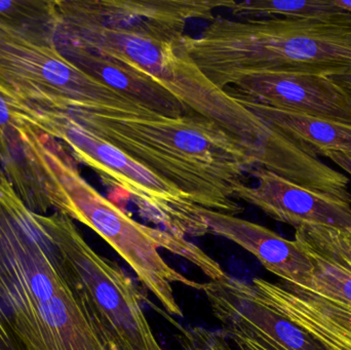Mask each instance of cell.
Here are the masks:
<instances>
[{
	"label": "cell",
	"mask_w": 351,
	"mask_h": 350,
	"mask_svg": "<svg viewBox=\"0 0 351 350\" xmlns=\"http://www.w3.org/2000/svg\"><path fill=\"white\" fill-rule=\"evenodd\" d=\"M45 226L64 275L107 350H164L133 279L96 252L73 220L45 214Z\"/></svg>",
	"instance_id": "obj_7"
},
{
	"label": "cell",
	"mask_w": 351,
	"mask_h": 350,
	"mask_svg": "<svg viewBox=\"0 0 351 350\" xmlns=\"http://www.w3.org/2000/svg\"><path fill=\"white\" fill-rule=\"evenodd\" d=\"M177 339L183 350H235L220 330L202 327L180 329Z\"/></svg>",
	"instance_id": "obj_20"
},
{
	"label": "cell",
	"mask_w": 351,
	"mask_h": 350,
	"mask_svg": "<svg viewBox=\"0 0 351 350\" xmlns=\"http://www.w3.org/2000/svg\"><path fill=\"white\" fill-rule=\"evenodd\" d=\"M63 113L162 177L198 207L231 216L243 212L237 192L257 164L214 121L194 113L166 116L147 107Z\"/></svg>",
	"instance_id": "obj_1"
},
{
	"label": "cell",
	"mask_w": 351,
	"mask_h": 350,
	"mask_svg": "<svg viewBox=\"0 0 351 350\" xmlns=\"http://www.w3.org/2000/svg\"><path fill=\"white\" fill-rule=\"evenodd\" d=\"M330 79L339 86L351 105V75L329 76Z\"/></svg>",
	"instance_id": "obj_23"
},
{
	"label": "cell",
	"mask_w": 351,
	"mask_h": 350,
	"mask_svg": "<svg viewBox=\"0 0 351 350\" xmlns=\"http://www.w3.org/2000/svg\"><path fill=\"white\" fill-rule=\"evenodd\" d=\"M53 40L76 45L121 62L162 84L190 113L220 125L245 148L257 166L278 170L292 152V142L227 90L215 86L182 45L183 36L158 31L119 30L58 16L49 6Z\"/></svg>",
	"instance_id": "obj_3"
},
{
	"label": "cell",
	"mask_w": 351,
	"mask_h": 350,
	"mask_svg": "<svg viewBox=\"0 0 351 350\" xmlns=\"http://www.w3.org/2000/svg\"><path fill=\"white\" fill-rule=\"evenodd\" d=\"M0 303L20 350H107L56 256L45 214L0 174Z\"/></svg>",
	"instance_id": "obj_2"
},
{
	"label": "cell",
	"mask_w": 351,
	"mask_h": 350,
	"mask_svg": "<svg viewBox=\"0 0 351 350\" xmlns=\"http://www.w3.org/2000/svg\"><path fill=\"white\" fill-rule=\"evenodd\" d=\"M307 254L315 265L307 285L296 287L260 277L252 279V285L270 308L328 349L351 350V275Z\"/></svg>",
	"instance_id": "obj_9"
},
{
	"label": "cell",
	"mask_w": 351,
	"mask_h": 350,
	"mask_svg": "<svg viewBox=\"0 0 351 350\" xmlns=\"http://www.w3.org/2000/svg\"><path fill=\"white\" fill-rule=\"evenodd\" d=\"M334 2H335L336 5L339 6V8H343V10L351 12V1H346V0H334Z\"/></svg>",
	"instance_id": "obj_24"
},
{
	"label": "cell",
	"mask_w": 351,
	"mask_h": 350,
	"mask_svg": "<svg viewBox=\"0 0 351 350\" xmlns=\"http://www.w3.org/2000/svg\"><path fill=\"white\" fill-rule=\"evenodd\" d=\"M12 121L63 142L73 158L132 197L142 217L175 236L210 234L200 209L185 193L123 150L78 125L65 113L14 115Z\"/></svg>",
	"instance_id": "obj_8"
},
{
	"label": "cell",
	"mask_w": 351,
	"mask_h": 350,
	"mask_svg": "<svg viewBox=\"0 0 351 350\" xmlns=\"http://www.w3.org/2000/svg\"><path fill=\"white\" fill-rule=\"evenodd\" d=\"M233 98L313 158H319L327 151L351 153V123L280 110L245 99Z\"/></svg>",
	"instance_id": "obj_16"
},
{
	"label": "cell",
	"mask_w": 351,
	"mask_h": 350,
	"mask_svg": "<svg viewBox=\"0 0 351 350\" xmlns=\"http://www.w3.org/2000/svg\"><path fill=\"white\" fill-rule=\"evenodd\" d=\"M55 43L59 51L80 69L125 96L143 103L152 110L173 117L190 113L185 105L162 84L133 67L76 45L57 41Z\"/></svg>",
	"instance_id": "obj_15"
},
{
	"label": "cell",
	"mask_w": 351,
	"mask_h": 350,
	"mask_svg": "<svg viewBox=\"0 0 351 350\" xmlns=\"http://www.w3.org/2000/svg\"><path fill=\"white\" fill-rule=\"evenodd\" d=\"M295 240L307 253L351 275V229L304 226L296 229Z\"/></svg>",
	"instance_id": "obj_19"
},
{
	"label": "cell",
	"mask_w": 351,
	"mask_h": 350,
	"mask_svg": "<svg viewBox=\"0 0 351 350\" xmlns=\"http://www.w3.org/2000/svg\"><path fill=\"white\" fill-rule=\"evenodd\" d=\"M233 0H55L51 8L58 16L84 24L119 30L158 31L185 35L194 18L214 20L216 8Z\"/></svg>",
	"instance_id": "obj_11"
},
{
	"label": "cell",
	"mask_w": 351,
	"mask_h": 350,
	"mask_svg": "<svg viewBox=\"0 0 351 350\" xmlns=\"http://www.w3.org/2000/svg\"><path fill=\"white\" fill-rule=\"evenodd\" d=\"M182 45L221 90L265 71L351 75V16L337 21L214 18L199 37L184 35Z\"/></svg>",
	"instance_id": "obj_4"
},
{
	"label": "cell",
	"mask_w": 351,
	"mask_h": 350,
	"mask_svg": "<svg viewBox=\"0 0 351 350\" xmlns=\"http://www.w3.org/2000/svg\"><path fill=\"white\" fill-rule=\"evenodd\" d=\"M38 136L39 151L56 184L53 210L88 226L110 245L169 314L183 316L173 284H181L198 291L202 284L172 268L160 255V249L193 263L210 281L226 277L227 273L217 261L185 238L134 220L80 176L73 158L61 143L39 132Z\"/></svg>",
	"instance_id": "obj_5"
},
{
	"label": "cell",
	"mask_w": 351,
	"mask_h": 350,
	"mask_svg": "<svg viewBox=\"0 0 351 350\" xmlns=\"http://www.w3.org/2000/svg\"><path fill=\"white\" fill-rule=\"evenodd\" d=\"M210 234L226 238L256 257L287 285L303 287L313 277L311 257L296 240H287L259 224L237 216L200 209Z\"/></svg>",
	"instance_id": "obj_14"
},
{
	"label": "cell",
	"mask_w": 351,
	"mask_h": 350,
	"mask_svg": "<svg viewBox=\"0 0 351 350\" xmlns=\"http://www.w3.org/2000/svg\"><path fill=\"white\" fill-rule=\"evenodd\" d=\"M232 97L280 110L351 123V105L328 76L265 71L241 78L226 90Z\"/></svg>",
	"instance_id": "obj_12"
},
{
	"label": "cell",
	"mask_w": 351,
	"mask_h": 350,
	"mask_svg": "<svg viewBox=\"0 0 351 350\" xmlns=\"http://www.w3.org/2000/svg\"><path fill=\"white\" fill-rule=\"evenodd\" d=\"M33 166L28 144L10 118L8 105L0 97V174L14 189L24 184Z\"/></svg>",
	"instance_id": "obj_18"
},
{
	"label": "cell",
	"mask_w": 351,
	"mask_h": 350,
	"mask_svg": "<svg viewBox=\"0 0 351 350\" xmlns=\"http://www.w3.org/2000/svg\"><path fill=\"white\" fill-rule=\"evenodd\" d=\"M200 291L235 350H329L270 308L251 282L227 275L202 284Z\"/></svg>",
	"instance_id": "obj_10"
},
{
	"label": "cell",
	"mask_w": 351,
	"mask_h": 350,
	"mask_svg": "<svg viewBox=\"0 0 351 350\" xmlns=\"http://www.w3.org/2000/svg\"><path fill=\"white\" fill-rule=\"evenodd\" d=\"M228 10L234 16L245 18H289L337 21L351 16V12L336 5L334 0L233 1Z\"/></svg>",
	"instance_id": "obj_17"
},
{
	"label": "cell",
	"mask_w": 351,
	"mask_h": 350,
	"mask_svg": "<svg viewBox=\"0 0 351 350\" xmlns=\"http://www.w3.org/2000/svg\"><path fill=\"white\" fill-rule=\"evenodd\" d=\"M322 156L329 158L342 170L351 175V153L348 152L327 151Z\"/></svg>",
	"instance_id": "obj_22"
},
{
	"label": "cell",
	"mask_w": 351,
	"mask_h": 350,
	"mask_svg": "<svg viewBox=\"0 0 351 350\" xmlns=\"http://www.w3.org/2000/svg\"><path fill=\"white\" fill-rule=\"evenodd\" d=\"M0 97L12 114L146 107L68 60L56 45L49 23L19 24L2 18Z\"/></svg>",
	"instance_id": "obj_6"
},
{
	"label": "cell",
	"mask_w": 351,
	"mask_h": 350,
	"mask_svg": "<svg viewBox=\"0 0 351 350\" xmlns=\"http://www.w3.org/2000/svg\"><path fill=\"white\" fill-rule=\"evenodd\" d=\"M0 350H20L10 329L8 314L0 303Z\"/></svg>",
	"instance_id": "obj_21"
},
{
	"label": "cell",
	"mask_w": 351,
	"mask_h": 350,
	"mask_svg": "<svg viewBox=\"0 0 351 350\" xmlns=\"http://www.w3.org/2000/svg\"><path fill=\"white\" fill-rule=\"evenodd\" d=\"M256 185H245L237 199L258 208L276 221L295 229L304 226L351 229V205L311 190L278 175L256 168L252 173Z\"/></svg>",
	"instance_id": "obj_13"
}]
</instances>
